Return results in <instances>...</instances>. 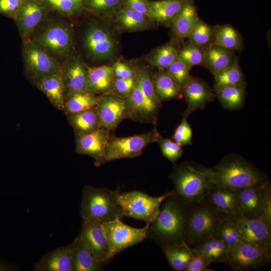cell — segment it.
<instances>
[{"instance_id":"6da1fadb","label":"cell","mask_w":271,"mask_h":271,"mask_svg":"<svg viewBox=\"0 0 271 271\" xmlns=\"http://www.w3.org/2000/svg\"><path fill=\"white\" fill-rule=\"evenodd\" d=\"M190 208L172 190L162 202L157 217L149 223L147 238L161 247L183 242L189 245Z\"/></svg>"},{"instance_id":"7a4b0ae2","label":"cell","mask_w":271,"mask_h":271,"mask_svg":"<svg viewBox=\"0 0 271 271\" xmlns=\"http://www.w3.org/2000/svg\"><path fill=\"white\" fill-rule=\"evenodd\" d=\"M205 173L213 184L239 190L269 182L267 176L243 157L236 154L225 156Z\"/></svg>"},{"instance_id":"3957f363","label":"cell","mask_w":271,"mask_h":271,"mask_svg":"<svg viewBox=\"0 0 271 271\" xmlns=\"http://www.w3.org/2000/svg\"><path fill=\"white\" fill-rule=\"evenodd\" d=\"M205 170V167L193 161L174 164L170 175L173 190L190 207L204 201L213 185Z\"/></svg>"},{"instance_id":"277c9868","label":"cell","mask_w":271,"mask_h":271,"mask_svg":"<svg viewBox=\"0 0 271 271\" xmlns=\"http://www.w3.org/2000/svg\"><path fill=\"white\" fill-rule=\"evenodd\" d=\"M120 189L85 185L82 190L80 214L82 218H92L106 223L123 217L117 200Z\"/></svg>"},{"instance_id":"5b68a950","label":"cell","mask_w":271,"mask_h":271,"mask_svg":"<svg viewBox=\"0 0 271 271\" xmlns=\"http://www.w3.org/2000/svg\"><path fill=\"white\" fill-rule=\"evenodd\" d=\"M229 215L205 200L191 207L188 239L192 247L207 238L217 236L220 223Z\"/></svg>"},{"instance_id":"8992f818","label":"cell","mask_w":271,"mask_h":271,"mask_svg":"<svg viewBox=\"0 0 271 271\" xmlns=\"http://www.w3.org/2000/svg\"><path fill=\"white\" fill-rule=\"evenodd\" d=\"M171 192L172 190L156 197L140 191L120 192L117 200L123 216L150 223L157 217L162 202Z\"/></svg>"},{"instance_id":"52a82bcc","label":"cell","mask_w":271,"mask_h":271,"mask_svg":"<svg viewBox=\"0 0 271 271\" xmlns=\"http://www.w3.org/2000/svg\"><path fill=\"white\" fill-rule=\"evenodd\" d=\"M161 138L156 128L148 132L127 137L111 134L100 166L115 160L139 156L148 145L157 143Z\"/></svg>"},{"instance_id":"ba28073f","label":"cell","mask_w":271,"mask_h":271,"mask_svg":"<svg viewBox=\"0 0 271 271\" xmlns=\"http://www.w3.org/2000/svg\"><path fill=\"white\" fill-rule=\"evenodd\" d=\"M149 223L147 222L143 227L136 228L123 223L120 218L103 223L109 247L108 260L146 239Z\"/></svg>"},{"instance_id":"9c48e42d","label":"cell","mask_w":271,"mask_h":271,"mask_svg":"<svg viewBox=\"0 0 271 271\" xmlns=\"http://www.w3.org/2000/svg\"><path fill=\"white\" fill-rule=\"evenodd\" d=\"M271 252L241 240L229 247L225 264L235 271L258 269L270 262Z\"/></svg>"},{"instance_id":"30bf717a","label":"cell","mask_w":271,"mask_h":271,"mask_svg":"<svg viewBox=\"0 0 271 271\" xmlns=\"http://www.w3.org/2000/svg\"><path fill=\"white\" fill-rule=\"evenodd\" d=\"M96 106L101 127L110 131H114L123 120L131 119L132 105L129 97L112 92L103 94L98 97Z\"/></svg>"},{"instance_id":"8fae6325","label":"cell","mask_w":271,"mask_h":271,"mask_svg":"<svg viewBox=\"0 0 271 271\" xmlns=\"http://www.w3.org/2000/svg\"><path fill=\"white\" fill-rule=\"evenodd\" d=\"M23 55L26 68L36 82L62 72L46 49L36 40L28 39L25 41Z\"/></svg>"},{"instance_id":"7c38bea8","label":"cell","mask_w":271,"mask_h":271,"mask_svg":"<svg viewBox=\"0 0 271 271\" xmlns=\"http://www.w3.org/2000/svg\"><path fill=\"white\" fill-rule=\"evenodd\" d=\"M236 221L240 232V240L271 252V220L260 215L247 218L240 214L230 216Z\"/></svg>"},{"instance_id":"4fadbf2b","label":"cell","mask_w":271,"mask_h":271,"mask_svg":"<svg viewBox=\"0 0 271 271\" xmlns=\"http://www.w3.org/2000/svg\"><path fill=\"white\" fill-rule=\"evenodd\" d=\"M82 220L78 237L83 244L104 265L108 261L109 247L103 223L92 218H82Z\"/></svg>"},{"instance_id":"5bb4252c","label":"cell","mask_w":271,"mask_h":271,"mask_svg":"<svg viewBox=\"0 0 271 271\" xmlns=\"http://www.w3.org/2000/svg\"><path fill=\"white\" fill-rule=\"evenodd\" d=\"M48 6L44 0H24L14 19L26 41L46 16Z\"/></svg>"},{"instance_id":"9a60e30c","label":"cell","mask_w":271,"mask_h":271,"mask_svg":"<svg viewBox=\"0 0 271 271\" xmlns=\"http://www.w3.org/2000/svg\"><path fill=\"white\" fill-rule=\"evenodd\" d=\"M238 191L239 214L247 218L259 216L268 198L271 197L270 181Z\"/></svg>"},{"instance_id":"2e32d148","label":"cell","mask_w":271,"mask_h":271,"mask_svg":"<svg viewBox=\"0 0 271 271\" xmlns=\"http://www.w3.org/2000/svg\"><path fill=\"white\" fill-rule=\"evenodd\" d=\"M110 132L100 127L86 134L75 135V152L91 157L95 161V165L99 166L108 145Z\"/></svg>"},{"instance_id":"e0dca14e","label":"cell","mask_w":271,"mask_h":271,"mask_svg":"<svg viewBox=\"0 0 271 271\" xmlns=\"http://www.w3.org/2000/svg\"><path fill=\"white\" fill-rule=\"evenodd\" d=\"M35 40L46 49L62 56L70 50L72 45V35L68 26L56 24L47 27Z\"/></svg>"},{"instance_id":"ac0fdd59","label":"cell","mask_w":271,"mask_h":271,"mask_svg":"<svg viewBox=\"0 0 271 271\" xmlns=\"http://www.w3.org/2000/svg\"><path fill=\"white\" fill-rule=\"evenodd\" d=\"M182 92L187 105L183 113L188 117L192 112L204 108L215 97L214 91L207 83L193 76H191L187 84L182 89Z\"/></svg>"},{"instance_id":"d6986e66","label":"cell","mask_w":271,"mask_h":271,"mask_svg":"<svg viewBox=\"0 0 271 271\" xmlns=\"http://www.w3.org/2000/svg\"><path fill=\"white\" fill-rule=\"evenodd\" d=\"M204 200L229 216L239 214V199L237 190L213 184Z\"/></svg>"},{"instance_id":"ffe728a7","label":"cell","mask_w":271,"mask_h":271,"mask_svg":"<svg viewBox=\"0 0 271 271\" xmlns=\"http://www.w3.org/2000/svg\"><path fill=\"white\" fill-rule=\"evenodd\" d=\"M84 44L95 58H105L113 53L115 43L110 34L104 29L92 26L88 28L84 37Z\"/></svg>"},{"instance_id":"44dd1931","label":"cell","mask_w":271,"mask_h":271,"mask_svg":"<svg viewBox=\"0 0 271 271\" xmlns=\"http://www.w3.org/2000/svg\"><path fill=\"white\" fill-rule=\"evenodd\" d=\"M73 242L45 254L35 264V271H73Z\"/></svg>"},{"instance_id":"7402d4cb","label":"cell","mask_w":271,"mask_h":271,"mask_svg":"<svg viewBox=\"0 0 271 271\" xmlns=\"http://www.w3.org/2000/svg\"><path fill=\"white\" fill-rule=\"evenodd\" d=\"M129 97L132 105L131 119L142 123L157 122L160 109L144 95L136 79L134 88Z\"/></svg>"},{"instance_id":"603a6c76","label":"cell","mask_w":271,"mask_h":271,"mask_svg":"<svg viewBox=\"0 0 271 271\" xmlns=\"http://www.w3.org/2000/svg\"><path fill=\"white\" fill-rule=\"evenodd\" d=\"M65 100L71 95L85 92L87 67L78 59L71 60L62 72Z\"/></svg>"},{"instance_id":"cb8c5ba5","label":"cell","mask_w":271,"mask_h":271,"mask_svg":"<svg viewBox=\"0 0 271 271\" xmlns=\"http://www.w3.org/2000/svg\"><path fill=\"white\" fill-rule=\"evenodd\" d=\"M114 80L112 67L107 65L87 67L85 92L93 95L113 92Z\"/></svg>"},{"instance_id":"d4e9b609","label":"cell","mask_w":271,"mask_h":271,"mask_svg":"<svg viewBox=\"0 0 271 271\" xmlns=\"http://www.w3.org/2000/svg\"><path fill=\"white\" fill-rule=\"evenodd\" d=\"M199 19L195 6L188 0L171 21L174 35L180 40L188 38Z\"/></svg>"},{"instance_id":"484cf974","label":"cell","mask_w":271,"mask_h":271,"mask_svg":"<svg viewBox=\"0 0 271 271\" xmlns=\"http://www.w3.org/2000/svg\"><path fill=\"white\" fill-rule=\"evenodd\" d=\"M36 83L55 108L63 110L65 98L62 72L45 77Z\"/></svg>"},{"instance_id":"4316f807","label":"cell","mask_w":271,"mask_h":271,"mask_svg":"<svg viewBox=\"0 0 271 271\" xmlns=\"http://www.w3.org/2000/svg\"><path fill=\"white\" fill-rule=\"evenodd\" d=\"M66 115L75 135L86 134L101 127L96 106L82 111L68 113Z\"/></svg>"},{"instance_id":"83f0119b","label":"cell","mask_w":271,"mask_h":271,"mask_svg":"<svg viewBox=\"0 0 271 271\" xmlns=\"http://www.w3.org/2000/svg\"><path fill=\"white\" fill-rule=\"evenodd\" d=\"M205 65L213 75L238 61L234 51L215 44L204 49Z\"/></svg>"},{"instance_id":"f1b7e54d","label":"cell","mask_w":271,"mask_h":271,"mask_svg":"<svg viewBox=\"0 0 271 271\" xmlns=\"http://www.w3.org/2000/svg\"><path fill=\"white\" fill-rule=\"evenodd\" d=\"M191 248L195 252L206 258L210 264L226 263L229 247L217 236L209 237Z\"/></svg>"},{"instance_id":"f546056e","label":"cell","mask_w":271,"mask_h":271,"mask_svg":"<svg viewBox=\"0 0 271 271\" xmlns=\"http://www.w3.org/2000/svg\"><path fill=\"white\" fill-rule=\"evenodd\" d=\"M72 252L73 271H100L103 264L83 244L77 236L73 240Z\"/></svg>"},{"instance_id":"4dcf8cb0","label":"cell","mask_w":271,"mask_h":271,"mask_svg":"<svg viewBox=\"0 0 271 271\" xmlns=\"http://www.w3.org/2000/svg\"><path fill=\"white\" fill-rule=\"evenodd\" d=\"M187 1H147L149 18L160 23L171 21Z\"/></svg>"},{"instance_id":"1f68e13d","label":"cell","mask_w":271,"mask_h":271,"mask_svg":"<svg viewBox=\"0 0 271 271\" xmlns=\"http://www.w3.org/2000/svg\"><path fill=\"white\" fill-rule=\"evenodd\" d=\"M172 268L176 271H186L192 258L191 247L185 242L161 247Z\"/></svg>"},{"instance_id":"d6a6232c","label":"cell","mask_w":271,"mask_h":271,"mask_svg":"<svg viewBox=\"0 0 271 271\" xmlns=\"http://www.w3.org/2000/svg\"><path fill=\"white\" fill-rule=\"evenodd\" d=\"M156 95L162 101L178 98L182 95V89L166 70H160L153 76Z\"/></svg>"},{"instance_id":"836d02e7","label":"cell","mask_w":271,"mask_h":271,"mask_svg":"<svg viewBox=\"0 0 271 271\" xmlns=\"http://www.w3.org/2000/svg\"><path fill=\"white\" fill-rule=\"evenodd\" d=\"M222 106L230 110L240 109L244 103L246 95L245 84L226 86L214 91Z\"/></svg>"},{"instance_id":"e575fe53","label":"cell","mask_w":271,"mask_h":271,"mask_svg":"<svg viewBox=\"0 0 271 271\" xmlns=\"http://www.w3.org/2000/svg\"><path fill=\"white\" fill-rule=\"evenodd\" d=\"M213 44L233 51L241 49V36L232 26L217 25L213 27Z\"/></svg>"},{"instance_id":"d590c367","label":"cell","mask_w":271,"mask_h":271,"mask_svg":"<svg viewBox=\"0 0 271 271\" xmlns=\"http://www.w3.org/2000/svg\"><path fill=\"white\" fill-rule=\"evenodd\" d=\"M214 76V92L226 86L245 84L244 76L238 61L230 67L215 74Z\"/></svg>"},{"instance_id":"8d00e7d4","label":"cell","mask_w":271,"mask_h":271,"mask_svg":"<svg viewBox=\"0 0 271 271\" xmlns=\"http://www.w3.org/2000/svg\"><path fill=\"white\" fill-rule=\"evenodd\" d=\"M97 100L98 97L86 92L76 93L65 100L63 110L66 115L85 110L96 106Z\"/></svg>"},{"instance_id":"74e56055","label":"cell","mask_w":271,"mask_h":271,"mask_svg":"<svg viewBox=\"0 0 271 271\" xmlns=\"http://www.w3.org/2000/svg\"><path fill=\"white\" fill-rule=\"evenodd\" d=\"M178 52L174 44H165L157 49L153 53L150 59L151 64L160 70H164L177 58Z\"/></svg>"},{"instance_id":"f35d334b","label":"cell","mask_w":271,"mask_h":271,"mask_svg":"<svg viewBox=\"0 0 271 271\" xmlns=\"http://www.w3.org/2000/svg\"><path fill=\"white\" fill-rule=\"evenodd\" d=\"M213 28L199 19L188 38L190 42L204 49L213 43Z\"/></svg>"},{"instance_id":"ab89813d","label":"cell","mask_w":271,"mask_h":271,"mask_svg":"<svg viewBox=\"0 0 271 271\" xmlns=\"http://www.w3.org/2000/svg\"><path fill=\"white\" fill-rule=\"evenodd\" d=\"M148 17L127 7L121 9L118 13L117 20L125 29L136 30L146 26Z\"/></svg>"},{"instance_id":"60d3db41","label":"cell","mask_w":271,"mask_h":271,"mask_svg":"<svg viewBox=\"0 0 271 271\" xmlns=\"http://www.w3.org/2000/svg\"><path fill=\"white\" fill-rule=\"evenodd\" d=\"M217 237L229 247H231L240 240V232L236 221L229 216L220 224Z\"/></svg>"},{"instance_id":"b9f144b4","label":"cell","mask_w":271,"mask_h":271,"mask_svg":"<svg viewBox=\"0 0 271 271\" xmlns=\"http://www.w3.org/2000/svg\"><path fill=\"white\" fill-rule=\"evenodd\" d=\"M178 57L190 68L205 64L204 49L190 42L179 50Z\"/></svg>"},{"instance_id":"7bdbcfd3","label":"cell","mask_w":271,"mask_h":271,"mask_svg":"<svg viewBox=\"0 0 271 271\" xmlns=\"http://www.w3.org/2000/svg\"><path fill=\"white\" fill-rule=\"evenodd\" d=\"M144 95L158 108L161 107V101L156 94L153 82V76L146 70H142L134 75Z\"/></svg>"},{"instance_id":"ee69618b","label":"cell","mask_w":271,"mask_h":271,"mask_svg":"<svg viewBox=\"0 0 271 271\" xmlns=\"http://www.w3.org/2000/svg\"><path fill=\"white\" fill-rule=\"evenodd\" d=\"M190 69L189 66L177 57L166 69L182 89L191 78Z\"/></svg>"},{"instance_id":"f6af8a7d","label":"cell","mask_w":271,"mask_h":271,"mask_svg":"<svg viewBox=\"0 0 271 271\" xmlns=\"http://www.w3.org/2000/svg\"><path fill=\"white\" fill-rule=\"evenodd\" d=\"M48 7L68 16L79 13L83 10V5L74 0H44Z\"/></svg>"},{"instance_id":"bcb514c9","label":"cell","mask_w":271,"mask_h":271,"mask_svg":"<svg viewBox=\"0 0 271 271\" xmlns=\"http://www.w3.org/2000/svg\"><path fill=\"white\" fill-rule=\"evenodd\" d=\"M163 156L173 164H176L183 153L182 146L169 139L162 137L157 142Z\"/></svg>"},{"instance_id":"7dc6e473","label":"cell","mask_w":271,"mask_h":271,"mask_svg":"<svg viewBox=\"0 0 271 271\" xmlns=\"http://www.w3.org/2000/svg\"><path fill=\"white\" fill-rule=\"evenodd\" d=\"M187 117L184 113L182 114V120L176 127L172 137L173 141L181 146L192 144V130L187 121Z\"/></svg>"},{"instance_id":"c3c4849f","label":"cell","mask_w":271,"mask_h":271,"mask_svg":"<svg viewBox=\"0 0 271 271\" xmlns=\"http://www.w3.org/2000/svg\"><path fill=\"white\" fill-rule=\"evenodd\" d=\"M135 85L134 77L130 79L114 78L113 90L115 94L123 97H129Z\"/></svg>"},{"instance_id":"681fc988","label":"cell","mask_w":271,"mask_h":271,"mask_svg":"<svg viewBox=\"0 0 271 271\" xmlns=\"http://www.w3.org/2000/svg\"><path fill=\"white\" fill-rule=\"evenodd\" d=\"M24 0H0V14L14 19Z\"/></svg>"},{"instance_id":"f907efd6","label":"cell","mask_w":271,"mask_h":271,"mask_svg":"<svg viewBox=\"0 0 271 271\" xmlns=\"http://www.w3.org/2000/svg\"><path fill=\"white\" fill-rule=\"evenodd\" d=\"M121 0H83V5L93 11H101L117 6Z\"/></svg>"},{"instance_id":"816d5d0a","label":"cell","mask_w":271,"mask_h":271,"mask_svg":"<svg viewBox=\"0 0 271 271\" xmlns=\"http://www.w3.org/2000/svg\"><path fill=\"white\" fill-rule=\"evenodd\" d=\"M192 250L193 252L192 258L186 271L212 270L208 268L210 264L207 259L203 256L195 252L192 249Z\"/></svg>"},{"instance_id":"f5cc1de1","label":"cell","mask_w":271,"mask_h":271,"mask_svg":"<svg viewBox=\"0 0 271 271\" xmlns=\"http://www.w3.org/2000/svg\"><path fill=\"white\" fill-rule=\"evenodd\" d=\"M112 69L115 78L130 79L134 77L132 69L125 63L117 62L113 65Z\"/></svg>"},{"instance_id":"db71d44e","label":"cell","mask_w":271,"mask_h":271,"mask_svg":"<svg viewBox=\"0 0 271 271\" xmlns=\"http://www.w3.org/2000/svg\"><path fill=\"white\" fill-rule=\"evenodd\" d=\"M126 7L149 17V7L147 0H126Z\"/></svg>"},{"instance_id":"11a10c76","label":"cell","mask_w":271,"mask_h":271,"mask_svg":"<svg viewBox=\"0 0 271 271\" xmlns=\"http://www.w3.org/2000/svg\"><path fill=\"white\" fill-rule=\"evenodd\" d=\"M10 270H11V267L0 261V271Z\"/></svg>"}]
</instances>
